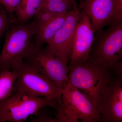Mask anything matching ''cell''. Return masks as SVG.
<instances>
[{"mask_svg":"<svg viewBox=\"0 0 122 122\" xmlns=\"http://www.w3.org/2000/svg\"><path fill=\"white\" fill-rule=\"evenodd\" d=\"M21 0H0L1 4L3 5L8 13L15 12L16 9Z\"/></svg>","mask_w":122,"mask_h":122,"instance_id":"obj_17","label":"cell"},{"mask_svg":"<svg viewBox=\"0 0 122 122\" xmlns=\"http://www.w3.org/2000/svg\"><path fill=\"white\" fill-rule=\"evenodd\" d=\"M34 69L63 88L68 81L69 68L46 47L35 49L24 60Z\"/></svg>","mask_w":122,"mask_h":122,"instance_id":"obj_7","label":"cell"},{"mask_svg":"<svg viewBox=\"0 0 122 122\" xmlns=\"http://www.w3.org/2000/svg\"><path fill=\"white\" fill-rule=\"evenodd\" d=\"M80 13L78 7L66 12L63 25L46 47L66 65H68L70 61L75 32Z\"/></svg>","mask_w":122,"mask_h":122,"instance_id":"obj_9","label":"cell"},{"mask_svg":"<svg viewBox=\"0 0 122 122\" xmlns=\"http://www.w3.org/2000/svg\"><path fill=\"white\" fill-rule=\"evenodd\" d=\"M57 114L50 122H100L101 117L91 100L67 82L57 102Z\"/></svg>","mask_w":122,"mask_h":122,"instance_id":"obj_2","label":"cell"},{"mask_svg":"<svg viewBox=\"0 0 122 122\" xmlns=\"http://www.w3.org/2000/svg\"><path fill=\"white\" fill-rule=\"evenodd\" d=\"M80 11L70 61L71 62L85 61L89 59L95 37V32L89 16L83 10Z\"/></svg>","mask_w":122,"mask_h":122,"instance_id":"obj_10","label":"cell"},{"mask_svg":"<svg viewBox=\"0 0 122 122\" xmlns=\"http://www.w3.org/2000/svg\"><path fill=\"white\" fill-rule=\"evenodd\" d=\"M109 26L95 33L88 60L113 68L122 63V20L114 21Z\"/></svg>","mask_w":122,"mask_h":122,"instance_id":"obj_4","label":"cell"},{"mask_svg":"<svg viewBox=\"0 0 122 122\" xmlns=\"http://www.w3.org/2000/svg\"><path fill=\"white\" fill-rule=\"evenodd\" d=\"M115 11L114 21L122 20V0H115Z\"/></svg>","mask_w":122,"mask_h":122,"instance_id":"obj_19","label":"cell"},{"mask_svg":"<svg viewBox=\"0 0 122 122\" xmlns=\"http://www.w3.org/2000/svg\"><path fill=\"white\" fill-rule=\"evenodd\" d=\"M34 20L29 24H20L12 28L5 36L0 53V74L11 70L17 61L26 58L35 48L34 37L36 33Z\"/></svg>","mask_w":122,"mask_h":122,"instance_id":"obj_3","label":"cell"},{"mask_svg":"<svg viewBox=\"0 0 122 122\" xmlns=\"http://www.w3.org/2000/svg\"><path fill=\"white\" fill-rule=\"evenodd\" d=\"M49 106L57 108L54 99L33 96L22 92H14L9 97L0 101V122H22Z\"/></svg>","mask_w":122,"mask_h":122,"instance_id":"obj_6","label":"cell"},{"mask_svg":"<svg viewBox=\"0 0 122 122\" xmlns=\"http://www.w3.org/2000/svg\"><path fill=\"white\" fill-rule=\"evenodd\" d=\"M42 0H21L15 12L20 24H25L36 14Z\"/></svg>","mask_w":122,"mask_h":122,"instance_id":"obj_13","label":"cell"},{"mask_svg":"<svg viewBox=\"0 0 122 122\" xmlns=\"http://www.w3.org/2000/svg\"><path fill=\"white\" fill-rule=\"evenodd\" d=\"M66 12L58 14L37 32L34 41L35 49H41L44 44H48L52 39L65 22Z\"/></svg>","mask_w":122,"mask_h":122,"instance_id":"obj_12","label":"cell"},{"mask_svg":"<svg viewBox=\"0 0 122 122\" xmlns=\"http://www.w3.org/2000/svg\"><path fill=\"white\" fill-rule=\"evenodd\" d=\"M9 23V19L6 13L0 11V39L8 28Z\"/></svg>","mask_w":122,"mask_h":122,"instance_id":"obj_18","label":"cell"},{"mask_svg":"<svg viewBox=\"0 0 122 122\" xmlns=\"http://www.w3.org/2000/svg\"><path fill=\"white\" fill-rule=\"evenodd\" d=\"M0 4H1V1H0Z\"/></svg>","mask_w":122,"mask_h":122,"instance_id":"obj_21","label":"cell"},{"mask_svg":"<svg viewBox=\"0 0 122 122\" xmlns=\"http://www.w3.org/2000/svg\"><path fill=\"white\" fill-rule=\"evenodd\" d=\"M69 64L68 82L94 105L97 96L103 88L115 78L122 77V63L113 68L97 65L89 60L70 62Z\"/></svg>","mask_w":122,"mask_h":122,"instance_id":"obj_1","label":"cell"},{"mask_svg":"<svg viewBox=\"0 0 122 122\" xmlns=\"http://www.w3.org/2000/svg\"><path fill=\"white\" fill-rule=\"evenodd\" d=\"M12 71L17 75L12 93L22 92L33 96L54 99L57 103L61 99L63 88L42 76L23 59L16 62Z\"/></svg>","mask_w":122,"mask_h":122,"instance_id":"obj_5","label":"cell"},{"mask_svg":"<svg viewBox=\"0 0 122 122\" xmlns=\"http://www.w3.org/2000/svg\"><path fill=\"white\" fill-rule=\"evenodd\" d=\"M78 8L89 16L95 33L114 21L115 0H81Z\"/></svg>","mask_w":122,"mask_h":122,"instance_id":"obj_11","label":"cell"},{"mask_svg":"<svg viewBox=\"0 0 122 122\" xmlns=\"http://www.w3.org/2000/svg\"><path fill=\"white\" fill-rule=\"evenodd\" d=\"M17 78L16 73L11 70H5L0 74V101L12 94V90Z\"/></svg>","mask_w":122,"mask_h":122,"instance_id":"obj_15","label":"cell"},{"mask_svg":"<svg viewBox=\"0 0 122 122\" xmlns=\"http://www.w3.org/2000/svg\"><path fill=\"white\" fill-rule=\"evenodd\" d=\"M100 122H122V77H117L98 94L95 104Z\"/></svg>","mask_w":122,"mask_h":122,"instance_id":"obj_8","label":"cell"},{"mask_svg":"<svg viewBox=\"0 0 122 122\" xmlns=\"http://www.w3.org/2000/svg\"><path fill=\"white\" fill-rule=\"evenodd\" d=\"M77 7L76 2L72 0H42L37 12L44 10L54 13H61Z\"/></svg>","mask_w":122,"mask_h":122,"instance_id":"obj_14","label":"cell"},{"mask_svg":"<svg viewBox=\"0 0 122 122\" xmlns=\"http://www.w3.org/2000/svg\"><path fill=\"white\" fill-rule=\"evenodd\" d=\"M72 0L73 1H74V2H76V1H75V0Z\"/></svg>","mask_w":122,"mask_h":122,"instance_id":"obj_20","label":"cell"},{"mask_svg":"<svg viewBox=\"0 0 122 122\" xmlns=\"http://www.w3.org/2000/svg\"><path fill=\"white\" fill-rule=\"evenodd\" d=\"M59 14L54 13L44 10L38 11L35 16L34 20L36 25L37 32L42 28Z\"/></svg>","mask_w":122,"mask_h":122,"instance_id":"obj_16","label":"cell"}]
</instances>
